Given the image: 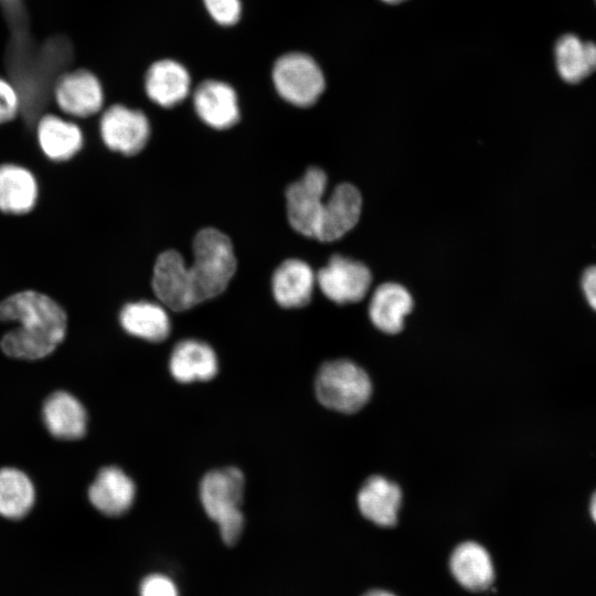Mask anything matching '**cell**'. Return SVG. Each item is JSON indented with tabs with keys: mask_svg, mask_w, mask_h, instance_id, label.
Here are the masks:
<instances>
[{
	"mask_svg": "<svg viewBox=\"0 0 596 596\" xmlns=\"http://www.w3.org/2000/svg\"><path fill=\"white\" fill-rule=\"evenodd\" d=\"M236 270L231 240L221 231L201 230L193 241V262L184 266L191 307L222 294Z\"/></svg>",
	"mask_w": 596,
	"mask_h": 596,
	"instance_id": "cell-2",
	"label": "cell"
},
{
	"mask_svg": "<svg viewBox=\"0 0 596 596\" xmlns=\"http://www.w3.org/2000/svg\"><path fill=\"white\" fill-rule=\"evenodd\" d=\"M318 401L340 413H354L370 400L372 383L368 373L350 360L326 362L315 381Z\"/></svg>",
	"mask_w": 596,
	"mask_h": 596,
	"instance_id": "cell-4",
	"label": "cell"
},
{
	"mask_svg": "<svg viewBox=\"0 0 596 596\" xmlns=\"http://www.w3.org/2000/svg\"><path fill=\"white\" fill-rule=\"evenodd\" d=\"M42 415L47 430L56 438L78 439L86 433L87 413L82 403L67 392L51 394L44 402Z\"/></svg>",
	"mask_w": 596,
	"mask_h": 596,
	"instance_id": "cell-19",
	"label": "cell"
},
{
	"mask_svg": "<svg viewBox=\"0 0 596 596\" xmlns=\"http://www.w3.org/2000/svg\"><path fill=\"white\" fill-rule=\"evenodd\" d=\"M328 179L323 170L309 168L302 178L286 190L287 216L298 233L315 237L323 209Z\"/></svg>",
	"mask_w": 596,
	"mask_h": 596,
	"instance_id": "cell-6",
	"label": "cell"
},
{
	"mask_svg": "<svg viewBox=\"0 0 596 596\" xmlns=\"http://www.w3.org/2000/svg\"><path fill=\"white\" fill-rule=\"evenodd\" d=\"M36 135L41 150L53 161L71 159L83 146L79 127L52 114L40 118Z\"/></svg>",
	"mask_w": 596,
	"mask_h": 596,
	"instance_id": "cell-22",
	"label": "cell"
},
{
	"mask_svg": "<svg viewBox=\"0 0 596 596\" xmlns=\"http://www.w3.org/2000/svg\"><path fill=\"white\" fill-rule=\"evenodd\" d=\"M582 288L588 305L596 311V266H590L584 272Z\"/></svg>",
	"mask_w": 596,
	"mask_h": 596,
	"instance_id": "cell-29",
	"label": "cell"
},
{
	"mask_svg": "<svg viewBox=\"0 0 596 596\" xmlns=\"http://www.w3.org/2000/svg\"><path fill=\"white\" fill-rule=\"evenodd\" d=\"M54 98L61 110L75 117L98 113L104 103L98 78L86 70H76L61 76L54 86Z\"/></svg>",
	"mask_w": 596,
	"mask_h": 596,
	"instance_id": "cell-9",
	"label": "cell"
},
{
	"mask_svg": "<svg viewBox=\"0 0 596 596\" xmlns=\"http://www.w3.org/2000/svg\"><path fill=\"white\" fill-rule=\"evenodd\" d=\"M245 488L243 472L236 467L209 471L201 480L199 496L207 517L214 521L223 542L237 543L244 529L241 510Z\"/></svg>",
	"mask_w": 596,
	"mask_h": 596,
	"instance_id": "cell-3",
	"label": "cell"
},
{
	"mask_svg": "<svg viewBox=\"0 0 596 596\" xmlns=\"http://www.w3.org/2000/svg\"><path fill=\"white\" fill-rule=\"evenodd\" d=\"M99 130L110 150L127 156L139 152L150 136V125L145 114L123 105H113L103 114Z\"/></svg>",
	"mask_w": 596,
	"mask_h": 596,
	"instance_id": "cell-8",
	"label": "cell"
},
{
	"mask_svg": "<svg viewBox=\"0 0 596 596\" xmlns=\"http://www.w3.org/2000/svg\"><path fill=\"white\" fill-rule=\"evenodd\" d=\"M39 195L34 174L24 167L0 164V211L21 215L32 211Z\"/></svg>",
	"mask_w": 596,
	"mask_h": 596,
	"instance_id": "cell-21",
	"label": "cell"
},
{
	"mask_svg": "<svg viewBox=\"0 0 596 596\" xmlns=\"http://www.w3.org/2000/svg\"><path fill=\"white\" fill-rule=\"evenodd\" d=\"M169 370L180 383L209 381L219 371L215 351L207 343L187 339L178 342L170 355Z\"/></svg>",
	"mask_w": 596,
	"mask_h": 596,
	"instance_id": "cell-14",
	"label": "cell"
},
{
	"mask_svg": "<svg viewBox=\"0 0 596 596\" xmlns=\"http://www.w3.org/2000/svg\"><path fill=\"white\" fill-rule=\"evenodd\" d=\"M0 320L18 323L0 342L2 351L17 359L36 360L52 353L63 341L67 318L51 297L23 290L0 302Z\"/></svg>",
	"mask_w": 596,
	"mask_h": 596,
	"instance_id": "cell-1",
	"label": "cell"
},
{
	"mask_svg": "<svg viewBox=\"0 0 596 596\" xmlns=\"http://www.w3.org/2000/svg\"><path fill=\"white\" fill-rule=\"evenodd\" d=\"M184 266L181 254L169 249L158 256L153 267V291L164 307L175 311L192 308L183 274Z\"/></svg>",
	"mask_w": 596,
	"mask_h": 596,
	"instance_id": "cell-17",
	"label": "cell"
},
{
	"mask_svg": "<svg viewBox=\"0 0 596 596\" xmlns=\"http://www.w3.org/2000/svg\"><path fill=\"white\" fill-rule=\"evenodd\" d=\"M384 2H387V3H398L401 1H404V0H383Z\"/></svg>",
	"mask_w": 596,
	"mask_h": 596,
	"instance_id": "cell-32",
	"label": "cell"
},
{
	"mask_svg": "<svg viewBox=\"0 0 596 596\" xmlns=\"http://www.w3.org/2000/svg\"><path fill=\"white\" fill-rule=\"evenodd\" d=\"M119 321L127 333L150 342L163 341L171 329L164 307L146 300L124 306Z\"/></svg>",
	"mask_w": 596,
	"mask_h": 596,
	"instance_id": "cell-23",
	"label": "cell"
},
{
	"mask_svg": "<svg viewBox=\"0 0 596 596\" xmlns=\"http://www.w3.org/2000/svg\"><path fill=\"white\" fill-rule=\"evenodd\" d=\"M136 497L132 479L119 467H105L88 489L91 503L102 513L117 517L126 513Z\"/></svg>",
	"mask_w": 596,
	"mask_h": 596,
	"instance_id": "cell-11",
	"label": "cell"
},
{
	"mask_svg": "<svg viewBox=\"0 0 596 596\" xmlns=\"http://www.w3.org/2000/svg\"><path fill=\"white\" fill-rule=\"evenodd\" d=\"M273 82L280 97L299 107L315 104L324 89L320 67L304 53L280 56L273 68Z\"/></svg>",
	"mask_w": 596,
	"mask_h": 596,
	"instance_id": "cell-5",
	"label": "cell"
},
{
	"mask_svg": "<svg viewBox=\"0 0 596 596\" xmlns=\"http://www.w3.org/2000/svg\"><path fill=\"white\" fill-rule=\"evenodd\" d=\"M193 104L198 116L212 128L227 129L240 119L236 93L224 82L209 79L201 83Z\"/></svg>",
	"mask_w": 596,
	"mask_h": 596,
	"instance_id": "cell-12",
	"label": "cell"
},
{
	"mask_svg": "<svg viewBox=\"0 0 596 596\" xmlns=\"http://www.w3.org/2000/svg\"><path fill=\"white\" fill-rule=\"evenodd\" d=\"M0 1H9V0H0Z\"/></svg>",
	"mask_w": 596,
	"mask_h": 596,
	"instance_id": "cell-33",
	"label": "cell"
},
{
	"mask_svg": "<svg viewBox=\"0 0 596 596\" xmlns=\"http://www.w3.org/2000/svg\"><path fill=\"white\" fill-rule=\"evenodd\" d=\"M361 514L379 526H393L402 503V491L383 476L368 478L356 497Z\"/></svg>",
	"mask_w": 596,
	"mask_h": 596,
	"instance_id": "cell-13",
	"label": "cell"
},
{
	"mask_svg": "<svg viewBox=\"0 0 596 596\" xmlns=\"http://www.w3.org/2000/svg\"><path fill=\"white\" fill-rule=\"evenodd\" d=\"M20 108L21 102L17 88L0 77V124L15 118Z\"/></svg>",
	"mask_w": 596,
	"mask_h": 596,
	"instance_id": "cell-27",
	"label": "cell"
},
{
	"mask_svg": "<svg viewBox=\"0 0 596 596\" xmlns=\"http://www.w3.org/2000/svg\"><path fill=\"white\" fill-rule=\"evenodd\" d=\"M449 567L455 579L471 592L486 590L494 581L490 554L477 542L467 541L456 546Z\"/></svg>",
	"mask_w": 596,
	"mask_h": 596,
	"instance_id": "cell-15",
	"label": "cell"
},
{
	"mask_svg": "<svg viewBox=\"0 0 596 596\" xmlns=\"http://www.w3.org/2000/svg\"><path fill=\"white\" fill-rule=\"evenodd\" d=\"M316 280L328 299L344 305L358 302L365 297L371 286L372 275L361 262L333 255L318 272Z\"/></svg>",
	"mask_w": 596,
	"mask_h": 596,
	"instance_id": "cell-7",
	"label": "cell"
},
{
	"mask_svg": "<svg viewBox=\"0 0 596 596\" xmlns=\"http://www.w3.org/2000/svg\"><path fill=\"white\" fill-rule=\"evenodd\" d=\"M35 491L30 478L15 468L0 469V515L20 519L32 508Z\"/></svg>",
	"mask_w": 596,
	"mask_h": 596,
	"instance_id": "cell-25",
	"label": "cell"
},
{
	"mask_svg": "<svg viewBox=\"0 0 596 596\" xmlns=\"http://www.w3.org/2000/svg\"><path fill=\"white\" fill-rule=\"evenodd\" d=\"M362 596H395V595L383 589H372V590L366 592Z\"/></svg>",
	"mask_w": 596,
	"mask_h": 596,
	"instance_id": "cell-31",
	"label": "cell"
},
{
	"mask_svg": "<svg viewBox=\"0 0 596 596\" xmlns=\"http://www.w3.org/2000/svg\"><path fill=\"white\" fill-rule=\"evenodd\" d=\"M211 17L222 25L235 24L241 17L240 0H203Z\"/></svg>",
	"mask_w": 596,
	"mask_h": 596,
	"instance_id": "cell-26",
	"label": "cell"
},
{
	"mask_svg": "<svg viewBox=\"0 0 596 596\" xmlns=\"http://www.w3.org/2000/svg\"><path fill=\"white\" fill-rule=\"evenodd\" d=\"M140 596H179L177 586L166 575L152 574L140 585Z\"/></svg>",
	"mask_w": 596,
	"mask_h": 596,
	"instance_id": "cell-28",
	"label": "cell"
},
{
	"mask_svg": "<svg viewBox=\"0 0 596 596\" xmlns=\"http://www.w3.org/2000/svg\"><path fill=\"white\" fill-rule=\"evenodd\" d=\"M414 306L409 291L397 283H384L373 292L369 306L371 322L380 331L398 333L404 327L405 317Z\"/></svg>",
	"mask_w": 596,
	"mask_h": 596,
	"instance_id": "cell-16",
	"label": "cell"
},
{
	"mask_svg": "<svg viewBox=\"0 0 596 596\" xmlns=\"http://www.w3.org/2000/svg\"><path fill=\"white\" fill-rule=\"evenodd\" d=\"M556 67L567 83L576 84L596 71V44L576 35H562L555 45Z\"/></svg>",
	"mask_w": 596,
	"mask_h": 596,
	"instance_id": "cell-24",
	"label": "cell"
},
{
	"mask_svg": "<svg viewBox=\"0 0 596 596\" xmlns=\"http://www.w3.org/2000/svg\"><path fill=\"white\" fill-rule=\"evenodd\" d=\"M315 283L311 267L300 259L290 258L283 262L273 275V295L284 308H300L310 301Z\"/></svg>",
	"mask_w": 596,
	"mask_h": 596,
	"instance_id": "cell-18",
	"label": "cell"
},
{
	"mask_svg": "<svg viewBox=\"0 0 596 596\" xmlns=\"http://www.w3.org/2000/svg\"><path fill=\"white\" fill-rule=\"evenodd\" d=\"M362 198L350 183H341L323 203L315 238L333 242L351 231L360 220Z\"/></svg>",
	"mask_w": 596,
	"mask_h": 596,
	"instance_id": "cell-10",
	"label": "cell"
},
{
	"mask_svg": "<svg viewBox=\"0 0 596 596\" xmlns=\"http://www.w3.org/2000/svg\"><path fill=\"white\" fill-rule=\"evenodd\" d=\"M589 513L593 519V521L596 523V490L592 494L590 501H589Z\"/></svg>",
	"mask_w": 596,
	"mask_h": 596,
	"instance_id": "cell-30",
	"label": "cell"
},
{
	"mask_svg": "<svg viewBox=\"0 0 596 596\" xmlns=\"http://www.w3.org/2000/svg\"><path fill=\"white\" fill-rule=\"evenodd\" d=\"M190 82L183 65L172 60H162L149 67L145 88L152 102L162 107H172L187 97Z\"/></svg>",
	"mask_w": 596,
	"mask_h": 596,
	"instance_id": "cell-20",
	"label": "cell"
}]
</instances>
